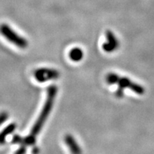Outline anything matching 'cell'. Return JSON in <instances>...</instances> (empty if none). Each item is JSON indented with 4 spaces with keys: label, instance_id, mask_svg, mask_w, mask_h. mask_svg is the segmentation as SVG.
<instances>
[{
    "label": "cell",
    "instance_id": "obj_2",
    "mask_svg": "<svg viewBox=\"0 0 154 154\" xmlns=\"http://www.w3.org/2000/svg\"><path fill=\"white\" fill-rule=\"evenodd\" d=\"M0 33L9 42L20 49H25L28 47V42L26 38L19 36L9 25L2 24L0 26Z\"/></svg>",
    "mask_w": 154,
    "mask_h": 154
},
{
    "label": "cell",
    "instance_id": "obj_4",
    "mask_svg": "<svg viewBox=\"0 0 154 154\" xmlns=\"http://www.w3.org/2000/svg\"><path fill=\"white\" fill-rule=\"evenodd\" d=\"M34 76L38 82L44 83L50 80L57 79L60 76V74L56 69L41 68L36 69L34 72Z\"/></svg>",
    "mask_w": 154,
    "mask_h": 154
},
{
    "label": "cell",
    "instance_id": "obj_6",
    "mask_svg": "<svg viewBox=\"0 0 154 154\" xmlns=\"http://www.w3.org/2000/svg\"><path fill=\"white\" fill-rule=\"evenodd\" d=\"M65 143H66V146L70 150L71 152L73 153H82V149L81 147L78 145L76 140L75 138L73 137L71 134H66L64 137Z\"/></svg>",
    "mask_w": 154,
    "mask_h": 154
},
{
    "label": "cell",
    "instance_id": "obj_7",
    "mask_svg": "<svg viewBox=\"0 0 154 154\" xmlns=\"http://www.w3.org/2000/svg\"><path fill=\"white\" fill-rule=\"evenodd\" d=\"M16 124L15 123H12V124H9L5 128H4L2 131L0 133V145H3V144L6 143V138L9 134H12L14 131V130L16 129Z\"/></svg>",
    "mask_w": 154,
    "mask_h": 154
},
{
    "label": "cell",
    "instance_id": "obj_9",
    "mask_svg": "<svg viewBox=\"0 0 154 154\" xmlns=\"http://www.w3.org/2000/svg\"><path fill=\"white\" fill-rule=\"evenodd\" d=\"M8 119V113L7 112H2L0 113V126Z\"/></svg>",
    "mask_w": 154,
    "mask_h": 154
},
{
    "label": "cell",
    "instance_id": "obj_3",
    "mask_svg": "<svg viewBox=\"0 0 154 154\" xmlns=\"http://www.w3.org/2000/svg\"><path fill=\"white\" fill-rule=\"evenodd\" d=\"M116 84H118V88L116 91V96L118 98H121L124 95V89L125 88H129L136 94L139 95H143L145 92V89L143 87L139 84L133 82L127 77L119 76L117 81Z\"/></svg>",
    "mask_w": 154,
    "mask_h": 154
},
{
    "label": "cell",
    "instance_id": "obj_1",
    "mask_svg": "<svg viewBox=\"0 0 154 154\" xmlns=\"http://www.w3.org/2000/svg\"><path fill=\"white\" fill-rule=\"evenodd\" d=\"M58 88L55 85L49 86L47 89V96L45 103L42 110L40 113L39 116L38 117L37 120L32 127L31 133L26 137L22 138L21 145L24 146H32L36 143V138L37 135L41 131L42 127L44 126V123L46 122L49 116L50 112L52 110V107L54 102L56 95H57Z\"/></svg>",
    "mask_w": 154,
    "mask_h": 154
},
{
    "label": "cell",
    "instance_id": "obj_10",
    "mask_svg": "<svg viewBox=\"0 0 154 154\" xmlns=\"http://www.w3.org/2000/svg\"><path fill=\"white\" fill-rule=\"evenodd\" d=\"M26 151V146L24 145H21L20 148L17 150V151L15 152V153H17V154H23V153H25Z\"/></svg>",
    "mask_w": 154,
    "mask_h": 154
},
{
    "label": "cell",
    "instance_id": "obj_5",
    "mask_svg": "<svg viewBox=\"0 0 154 154\" xmlns=\"http://www.w3.org/2000/svg\"><path fill=\"white\" fill-rule=\"evenodd\" d=\"M107 42H105L102 46L103 51L107 53H111L116 49H117L119 47V42L116 37L114 34L110 30H107L106 32Z\"/></svg>",
    "mask_w": 154,
    "mask_h": 154
},
{
    "label": "cell",
    "instance_id": "obj_8",
    "mask_svg": "<svg viewBox=\"0 0 154 154\" xmlns=\"http://www.w3.org/2000/svg\"><path fill=\"white\" fill-rule=\"evenodd\" d=\"M69 56L71 60L75 61V62H78V61L82 60L84 57V52L80 48L75 47L70 50Z\"/></svg>",
    "mask_w": 154,
    "mask_h": 154
},
{
    "label": "cell",
    "instance_id": "obj_11",
    "mask_svg": "<svg viewBox=\"0 0 154 154\" xmlns=\"http://www.w3.org/2000/svg\"><path fill=\"white\" fill-rule=\"evenodd\" d=\"M38 151H39V150H38V148H36V147L34 148V149L32 150V153H38Z\"/></svg>",
    "mask_w": 154,
    "mask_h": 154
}]
</instances>
